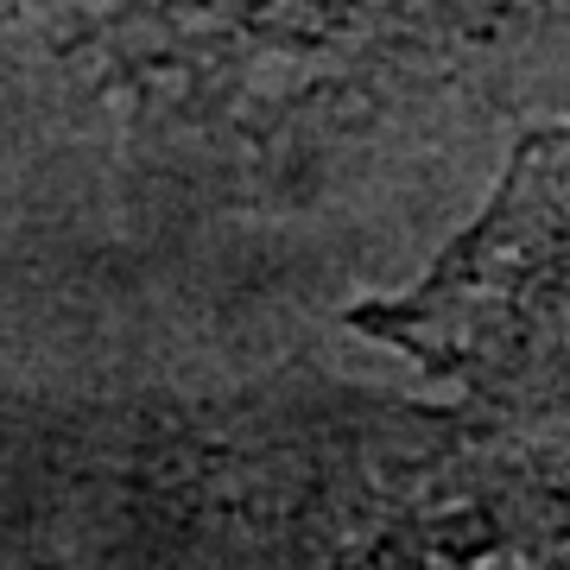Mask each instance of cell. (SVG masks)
<instances>
[{
    "instance_id": "cell-1",
    "label": "cell",
    "mask_w": 570,
    "mask_h": 570,
    "mask_svg": "<svg viewBox=\"0 0 570 570\" xmlns=\"http://www.w3.org/2000/svg\"><path fill=\"white\" fill-rule=\"evenodd\" d=\"M355 330L508 425H570V127L527 134L489 209Z\"/></svg>"
}]
</instances>
